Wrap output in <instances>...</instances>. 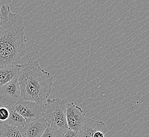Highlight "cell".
<instances>
[{"mask_svg":"<svg viewBox=\"0 0 149 137\" xmlns=\"http://www.w3.org/2000/svg\"><path fill=\"white\" fill-rule=\"evenodd\" d=\"M63 137H80L79 132H76L68 129L64 132Z\"/></svg>","mask_w":149,"mask_h":137,"instance_id":"cell-14","label":"cell"},{"mask_svg":"<svg viewBox=\"0 0 149 137\" xmlns=\"http://www.w3.org/2000/svg\"><path fill=\"white\" fill-rule=\"evenodd\" d=\"M8 107L10 110V116L9 119L5 122L11 126L24 128L26 123L25 119L15 110L13 106Z\"/></svg>","mask_w":149,"mask_h":137,"instance_id":"cell-11","label":"cell"},{"mask_svg":"<svg viewBox=\"0 0 149 137\" xmlns=\"http://www.w3.org/2000/svg\"><path fill=\"white\" fill-rule=\"evenodd\" d=\"M63 134L60 130L48 126L41 137H63Z\"/></svg>","mask_w":149,"mask_h":137,"instance_id":"cell-12","label":"cell"},{"mask_svg":"<svg viewBox=\"0 0 149 137\" xmlns=\"http://www.w3.org/2000/svg\"><path fill=\"white\" fill-rule=\"evenodd\" d=\"M24 21L9 6L0 11V66H18L26 52Z\"/></svg>","mask_w":149,"mask_h":137,"instance_id":"cell-1","label":"cell"},{"mask_svg":"<svg viewBox=\"0 0 149 137\" xmlns=\"http://www.w3.org/2000/svg\"><path fill=\"white\" fill-rule=\"evenodd\" d=\"M13 108L25 119L26 123L42 118L45 113V104L29 101H19Z\"/></svg>","mask_w":149,"mask_h":137,"instance_id":"cell-4","label":"cell"},{"mask_svg":"<svg viewBox=\"0 0 149 137\" xmlns=\"http://www.w3.org/2000/svg\"><path fill=\"white\" fill-rule=\"evenodd\" d=\"M9 107H0V121L6 122L9 119Z\"/></svg>","mask_w":149,"mask_h":137,"instance_id":"cell-13","label":"cell"},{"mask_svg":"<svg viewBox=\"0 0 149 137\" xmlns=\"http://www.w3.org/2000/svg\"><path fill=\"white\" fill-rule=\"evenodd\" d=\"M20 89V101L42 103L52 92L54 77L41 68L36 61L19 65L17 75Z\"/></svg>","mask_w":149,"mask_h":137,"instance_id":"cell-2","label":"cell"},{"mask_svg":"<svg viewBox=\"0 0 149 137\" xmlns=\"http://www.w3.org/2000/svg\"><path fill=\"white\" fill-rule=\"evenodd\" d=\"M45 106L44 119L49 126L65 132L69 128L66 118L65 101L61 99H48Z\"/></svg>","mask_w":149,"mask_h":137,"instance_id":"cell-3","label":"cell"},{"mask_svg":"<svg viewBox=\"0 0 149 137\" xmlns=\"http://www.w3.org/2000/svg\"><path fill=\"white\" fill-rule=\"evenodd\" d=\"M19 65L0 66V87L17 77Z\"/></svg>","mask_w":149,"mask_h":137,"instance_id":"cell-9","label":"cell"},{"mask_svg":"<svg viewBox=\"0 0 149 137\" xmlns=\"http://www.w3.org/2000/svg\"><path fill=\"white\" fill-rule=\"evenodd\" d=\"M48 126L44 118L26 123L23 128L25 137H41Z\"/></svg>","mask_w":149,"mask_h":137,"instance_id":"cell-7","label":"cell"},{"mask_svg":"<svg viewBox=\"0 0 149 137\" xmlns=\"http://www.w3.org/2000/svg\"><path fill=\"white\" fill-rule=\"evenodd\" d=\"M1 6H0V11H1Z\"/></svg>","mask_w":149,"mask_h":137,"instance_id":"cell-15","label":"cell"},{"mask_svg":"<svg viewBox=\"0 0 149 137\" xmlns=\"http://www.w3.org/2000/svg\"><path fill=\"white\" fill-rule=\"evenodd\" d=\"M0 137H25L23 128L0 121Z\"/></svg>","mask_w":149,"mask_h":137,"instance_id":"cell-10","label":"cell"},{"mask_svg":"<svg viewBox=\"0 0 149 137\" xmlns=\"http://www.w3.org/2000/svg\"><path fill=\"white\" fill-rule=\"evenodd\" d=\"M105 128L107 127L103 121L86 118V120L79 131L80 137H94L96 132Z\"/></svg>","mask_w":149,"mask_h":137,"instance_id":"cell-8","label":"cell"},{"mask_svg":"<svg viewBox=\"0 0 149 137\" xmlns=\"http://www.w3.org/2000/svg\"><path fill=\"white\" fill-rule=\"evenodd\" d=\"M66 118L69 129L76 132H79L86 118L82 109L73 102L66 105Z\"/></svg>","mask_w":149,"mask_h":137,"instance_id":"cell-6","label":"cell"},{"mask_svg":"<svg viewBox=\"0 0 149 137\" xmlns=\"http://www.w3.org/2000/svg\"><path fill=\"white\" fill-rule=\"evenodd\" d=\"M20 99V89L17 77L0 87V107L13 106Z\"/></svg>","mask_w":149,"mask_h":137,"instance_id":"cell-5","label":"cell"}]
</instances>
